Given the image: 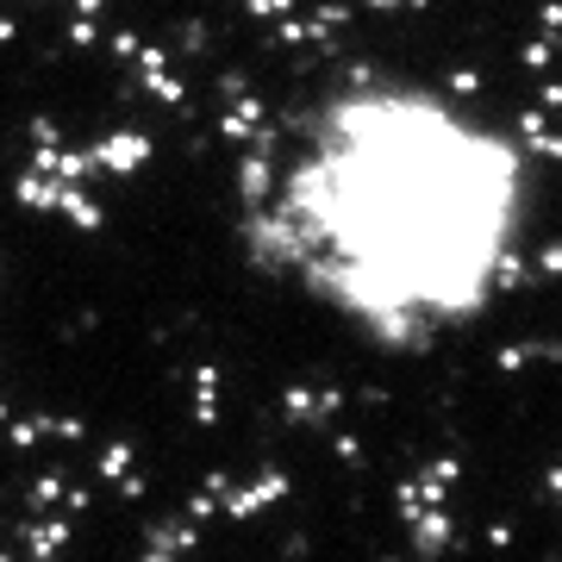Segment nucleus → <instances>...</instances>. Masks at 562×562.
Wrapping results in <instances>:
<instances>
[{"label": "nucleus", "mask_w": 562, "mask_h": 562, "mask_svg": "<svg viewBox=\"0 0 562 562\" xmlns=\"http://www.w3.org/2000/svg\"><path fill=\"white\" fill-rule=\"evenodd\" d=\"M531 138L406 69L344 76L306 101L244 201L262 276L382 357L482 331L531 269Z\"/></svg>", "instance_id": "nucleus-1"}]
</instances>
